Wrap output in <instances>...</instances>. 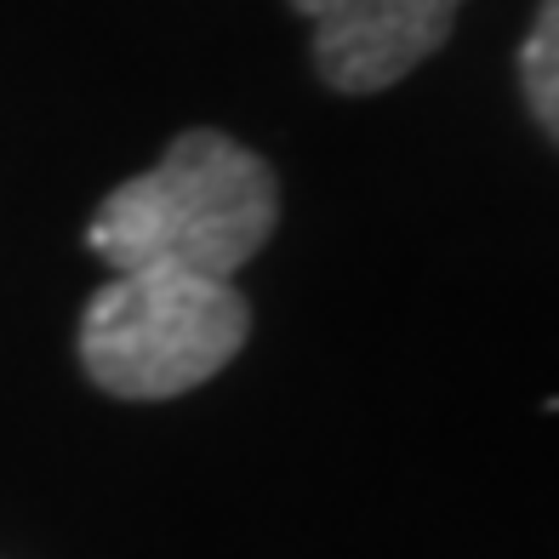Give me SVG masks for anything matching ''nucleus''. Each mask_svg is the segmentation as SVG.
I'll list each match as a JSON object with an SVG mask.
<instances>
[{"instance_id": "obj_1", "label": "nucleus", "mask_w": 559, "mask_h": 559, "mask_svg": "<svg viewBox=\"0 0 559 559\" xmlns=\"http://www.w3.org/2000/svg\"><path fill=\"white\" fill-rule=\"evenodd\" d=\"M280 223V183L228 132H183L160 166L120 183L86 223V246L115 274L183 269L235 280Z\"/></svg>"}, {"instance_id": "obj_2", "label": "nucleus", "mask_w": 559, "mask_h": 559, "mask_svg": "<svg viewBox=\"0 0 559 559\" xmlns=\"http://www.w3.org/2000/svg\"><path fill=\"white\" fill-rule=\"evenodd\" d=\"M251 309L235 280L126 269L81 314V366L115 400H177L246 348Z\"/></svg>"}, {"instance_id": "obj_3", "label": "nucleus", "mask_w": 559, "mask_h": 559, "mask_svg": "<svg viewBox=\"0 0 559 559\" xmlns=\"http://www.w3.org/2000/svg\"><path fill=\"white\" fill-rule=\"evenodd\" d=\"M314 23V69L332 92L366 97L435 58L463 0H292Z\"/></svg>"}, {"instance_id": "obj_4", "label": "nucleus", "mask_w": 559, "mask_h": 559, "mask_svg": "<svg viewBox=\"0 0 559 559\" xmlns=\"http://www.w3.org/2000/svg\"><path fill=\"white\" fill-rule=\"evenodd\" d=\"M520 86L537 126L559 143V0L537 7V23H531V35L520 46Z\"/></svg>"}]
</instances>
